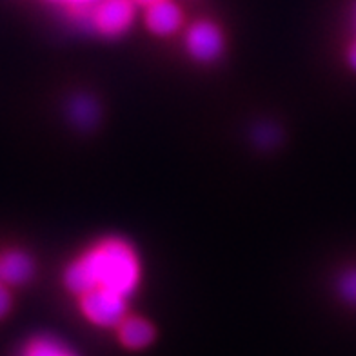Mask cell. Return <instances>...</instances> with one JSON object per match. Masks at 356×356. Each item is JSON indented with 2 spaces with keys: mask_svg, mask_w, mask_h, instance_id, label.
Instances as JSON below:
<instances>
[{
  "mask_svg": "<svg viewBox=\"0 0 356 356\" xmlns=\"http://www.w3.org/2000/svg\"><path fill=\"white\" fill-rule=\"evenodd\" d=\"M35 277L33 257L24 249H8L0 253V280L6 286H26Z\"/></svg>",
  "mask_w": 356,
  "mask_h": 356,
  "instance_id": "obj_6",
  "label": "cell"
},
{
  "mask_svg": "<svg viewBox=\"0 0 356 356\" xmlns=\"http://www.w3.org/2000/svg\"><path fill=\"white\" fill-rule=\"evenodd\" d=\"M118 342L122 343L129 351H142L145 347H149L156 337V331L149 320L142 316H129L127 314L117 327Z\"/></svg>",
  "mask_w": 356,
  "mask_h": 356,
  "instance_id": "obj_7",
  "label": "cell"
},
{
  "mask_svg": "<svg viewBox=\"0 0 356 356\" xmlns=\"http://www.w3.org/2000/svg\"><path fill=\"white\" fill-rule=\"evenodd\" d=\"M142 264L127 240L108 236L99 240L64 269V287L76 298L93 289L133 296L140 286Z\"/></svg>",
  "mask_w": 356,
  "mask_h": 356,
  "instance_id": "obj_1",
  "label": "cell"
},
{
  "mask_svg": "<svg viewBox=\"0 0 356 356\" xmlns=\"http://www.w3.org/2000/svg\"><path fill=\"white\" fill-rule=\"evenodd\" d=\"M47 2H58V4H62L64 0H47Z\"/></svg>",
  "mask_w": 356,
  "mask_h": 356,
  "instance_id": "obj_16",
  "label": "cell"
},
{
  "mask_svg": "<svg viewBox=\"0 0 356 356\" xmlns=\"http://www.w3.org/2000/svg\"><path fill=\"white\" fill-rule=\"evenodd\" d=\"M338 293L343 302L349 305H356V267L349 269L338 280Z\"/></svg>",
  "mask_w": 356,
  "mask_h": 356,
  "instance_id": "obj_10",
  "label": "cell"
},
{
  "mask_svg": "<svg viewBox=\"0 0 356 356\" xmlns=\"http://www.w3.org/2000/svg\"><path fill=\"white\" fill-rule=\"evenodd\" d=\"M80 313L95 327H117L126 318L129 298L106 289H93L79 296Z\"/></svg>",
  "mask_w": 356,
  "mask_h": 356,
  "instance_id": "obj_3",
  "label": "cell"
},
{
  "mask_svg": "<svg viewBox=\"0 0 356 356\" xmlns=\"http://www.w3.org/2000/svg\"><path fill=\"white\" fill-rule=\"evenodd\" d=\"M144 22L149 33L156 37H171L182 28L184 13L173 0H160L145 8Z\"/></svg>",
  "mask_w": 356,
  "mask_h": 356,
  "instance_id": "obj_5",
  "label": "cell"
},
{
  "mask_svg": "<svg viewBox=\"0 0 356 356\" xmlns=\"http://www.w3.org/2000/svg\"><path fill=\"white\" fill-rule=\"evenodd\" d=\"M135 0H99L97 4L80 17L95 33L106 38L126 35L135 22Z\"/></svg>",
  "mask_w": 356,
  "mask_h": 356,
  "instance_id": "obj_2",
  "label": "cell"
},
{
  "mask_svg": "<svg viewBox=\"0 0 356 356\" xmlns=\"http://www.w3.org/2000/svg\"><path fill=\"white\" fill-rule=\"evenodd\" d=\"M97 2H99V0H64L62 4H66L67 8H70L71 15H73L75 19H80V17L84 13H88Z\"/></svg>",
  "mask_w": 356,
  "mask_h": 356,
  "instance_id": "obj_12",
  "label": "cell"
},
{
  "mask_svg": "<svg viewBox=\"0 0 356 356\" xmlns=\"http://www.w3.org/2000/svg\"><path fill=\"white\" fill-rule=\"evenodd\" d=\"M155 2H160V0H135V4L144 6V8H147V6H151V4H155Z\"/></svg>",
  "mask_w": 356,
  "mask_h": 356,
  "instance_id": "obj_14",
  "label": "cell"
},
{
  "mask_svg": "<svg viewBox=\"0 0 356 356\" xmlns=\"http://www.w3.org/2000/svg\"><path fill=\"white\" fill-rule=\"evenodd\" d=\"M353 24H355V31H356V4H355V10H353Z\"/></svg>",
  "mask_w": 356,
  "mask_h": 356,
  "instance_id": "obj_15",
  "label": "cell"
},
{
  "mask_svg": "<svg viewBox=\"0 0 356 356\" xmlns=\"http://www.w3.org/2000/svg\"><path fill=\"white\" fill-rule=\"evenodd\" d=\"M347 64H349V67L356 73V40L349 46V49H347Z\"/></svg>",
  "mask_w": 356,
  "mask_h": 356,
  "instance_id": "obj_13",
  "label": "cell"
},
{
  "mask_svg": "<svg viewBox=\"0 0 356 356\" xmlns=\"http://www.w3.org/2000/svg\"><path fill=\"white\" fill-rule=\"evenodd\" d=\"M11 307H13L11 287L6 286L4 282L0 280V320H4L11 313Z\"/></svg>",
  "mask_w": 356,
  "mask_h": 356,
  "instance_id": "obj_11",
  "label": "cell"
},
{
  "mask_svg": "<svg viewBox=\"0 0 356 356\" xmlns=\"http://www.w3.org/2000/svg\"><path fill=\"white\" fill-rule=\"evenodd\" d=\"M71 118L79 124L80 127H91L97 120V106L89 97H76L71 102Z\"/></svg>",
  "mask_w": 356,
  "mask_h": 356,
  "instance_id": "obj_9",
  "label": "cell"
},
{
  "mask_svg": "<svg viewBox=\"0 0 356 356\" xmlns=\"http://www.w3.org/2000/svg\"><path fill=\"white\" fill-rule=\"evenodd\" d=\"M20 356H76L66 343L53 337H33L22 349Z\"/></svg>",
  "mask_w": 356,
  "mask_h": 356,
  "instance_id": "obj_8",
  "label": "cell"
},
{
  "mask_svg": "<svg viewBox=\"0 0 356 356\" xmlns=\"http://www.w3.org/2000/svg\"><path fill=\"white\" fill-rule=\"evenodd\" d=\"M224 33L213 20H197L186 33V51L195 62L211 64L224 53Z\"/></svg>",
  "mask_w": 356,
  "mask_h": 356,
  "instance_id": "obj_4",
  "label": "cell"
}]
</instances>
